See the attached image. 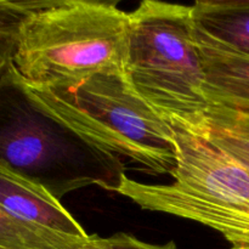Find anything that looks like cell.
Wrapping results in <instances>:
<instances>
[{
	"mask_svg": "<svg viewBox=\"0 0 249 249\" xmlns=\"http://www.w3.org/2000/svg\"><path fill=\"white\" fill-rule=\"evenodd\" d=\"M192 9L197 28L249 56V0H201Z\"/></svg>",
	"mask_w": 249,
	"mask_h": 249,
	"instance_id": "cell-9",
	"label": "cell"
},
{
	"mask_svg": "<svg viewBox=\"0 0 249 249\" xmlns=\"http://www.w3.org/2000/svg\"><path fill=\"white\" fill-rule=\"evenodd\" d=\"M129 12L117 2L48 0L17 36L12 63L33 89H70L99 73L125 74Z\"/></svg>",
	"mask_w": 249,
	"mask_h": 249,
	"instance_id": "cell-2",
	"label": "cell"
},
{
	"mask_svg": "<svg viewBox=\"0 0 249 249\" xmlns=\"http://www.w3.org/2000/svg\"><path fill=\"white\" fill-rule=\"evenodd\" d=\"M196 41L207 101L249 109V56L224 45L197 27Z\"/></svg>",
	"mask_w": 249,
	"mask_h": 249,
	"instance_id": "cell-6",
	"label": "cell"
},
{
	"mask_svg": "<svg viewBox=\"0 0 249 249\" xmlns=\"http://www.w3.org/2000/svg\"><path fill=\"white\" fill-rule=\"evenodd\" d=\"M179 126L203 136L249 170V109L208 102L194 124Z\"/></svg>",
	"mask_w": 249,
	"mask_h": 249,
	"instance_id": "cell-8",
	"label": "cell"
},
{
	"mask_svg": "<svg viewBox=\"0 0 249 249\" xmlns=\"http://www.w3.org/2000/svg\"><path fill=\"white\" fill-rule=\"evenodd\" d=\"M107 247L108 237L67 235L21 220L0 206V249H106Z\"/></svg>",
	"mask_w": 249,
	"mask_h": 249,
	"instance_id": "cell-10",
	"label": "cell"
},
{
	"mask_svg": "<svg viewBox=\"0 0 249 249\" xmlns=\"http://www.w3.org/2000/svg\"><path fill=\"white\" fill-rule=\"evenodd\" d=\"M125 77L169 124L191 125L208 107L192 6L143 0L129 12Z\"/></svg>",
	"mask_w": 249,
	"mask_h": 249,
	"instance_id": "cell-5",
	"label": "cell"
},
{
	"mask_svg": "<svg viewBox=\"0 0 249 249\" xmlns=\"http://www.w3.org/2000/svg\"><path fill=\"white\" fill-rule=\"evenodd\" d=\"M106 249H178V247L174 242L153 245L143 242L128 233H117L108 237V247Z\"/></svg>",
	"mask_w": 249,
	"mask_h": 249,
	"instance_id": "cell-12",
	"label": "cell"
},
{
	"mask_svg": "<svg viewBox=\"0 0 249 249\" xmlns=\"http://www.w3.org/2000/svg\"><path fill=\"white\" fill-rule=\"evenodd\" d=\"M53 117L85 140L151 174L178 165L174 129L121 73H99L70 89H33Z\"/></svg>",
	"mask_w": 249,
	"mask_h": 249,
	"instance_id": "cell-3",
	"label": "cell"
},
{
	"mask_svg": "<svg viewBox=\"0 0 249 249\" xmlns=\"http://www.w3.org/2000/svg\"><path fill=\"white\" fill-rule=\"evenodd\" d=\"M41 4L43 1L0 0V36L16 40L23 22Z\"/></svg>",
	"mask_w": 249,
	"mask_h": 249,
	"instance_id": "cell-11",
	"label": "cell"
},
{
	"mask_svg": "<svg viewBox=\"0 0 249 249\" xmlns=\"http://www.w3.org/2000/svg\"><path fill=\"white\" fill-rule=\"evenodd\" d=\"M0 206L21 220L67 235L87 237L77 219L45 187L0 168Z\"/></svg>",
	"mask_w": 249,
	"mask_h": 249,
	"instance_id": "cell-7",
	"label": "cell"
},
{
	"mask_svg": "<svg viewBox=\"0 0 249 249\" xmlns=\"http://www.w3.org/2000/svg\"><path fill=\"white\" fill-rule=\"evenodd\" d=\"M15 44L16 40L10 38L0 36V68L12 58V53L15 50Z\"/></svg>",
	"mask_w": 249,
	"mask_h": 249,
	"instance_id": "cell-13",
	"label": "cell"
},
{
	"mask_svg": "<svg viewBox=\"0 0 249 249\" xmlns=\"http://www.w3.org/2000/svg\"><path fill=\"white\" fill-rule=\"evenodd\" d=\"M170 125L178 146L173 182L143 184L124 175L116 192L141 209L213 229L231 249H249V170L203 136Z\"/></svg>",
	"mask_w": 249,
	"mask_h": 249,
	"instance_id": "cell-4",
	"label": "cell"
},
{
	"mask_svg": "<svg viewBox=\"0 0 249 249\" xmlns=\"http://www.w3.org/2000/svg\"><path fill=\"white\" fill-rule=\"evenodd\" d=\"M0 168L60 199L95 185L116 192L125 175L119 157L101 150L40 104L12 61L0 68Z\"/></svg>",
	"mask_w": 249,
	"mask_h": 249,
	"instance_id": "cell-1",
	"label": "cell"
}]
</instances>
